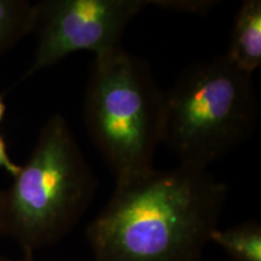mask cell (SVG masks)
Masks as SVG:
<instances>
[{"mask_svg": "<svg viewBox=\"0 0 261 261\" xmlns=\"http://www.w3.org/2000/svg\"><path fill=\"white\" fill-rule=\"evenodd\" d=\"M5 114H6V104L4 102V99H3L2 94H0V122L4 120Z\"/></svg>", "mask_w": 261, "mask_h": 261, "instance_id": "11", "label": "cell"}, {"mask_svg": "<svg viewBox=\"0 0 261 261\" xmlns=\"http://www.w3.org/2000/svg\"><path fill=\"white\" fill-rule=\"evenodd\" d=\"M96 189V177L67 120L55 114L12 184L0 192V233L33 257L77 224Z\"/></svg>", "mask_w": 261, "mask_h": 261, "instance_id": "2", "label": "cell"}, {"mask_svg": "<svg viewBox=\"0 0 261 261\" xmlns=\"http://www.w3.org/2000/svg\"><path fill=\"white\" fill-rule=\"evenodd\" d=\"M35 4L38 45L22 80L75 52L90 51L97 58L121 48L127 25L149 0H42Z\"/></svg>", "mask_w": 261, "mask_h": 261, "instance_id": "5", "label": "cell"}, {"mask_svg": "<svg viewBox=\"0 0 261 261\" xmlns=\"http://www.w3.org/2000/svg\"><path fill=\"white\" fill-rule=\"evenodd\" d=\"M227 196L207 169L184 165L116 179L87 226L92 261H201Z\"/></svg>", "mask_w": 261, "mask_h": 261, "instance_id": "1", "label": "cell"}, {"mask_svg": "<svg viewBox=\"0 0 261 261\" xmlns=\"http://www.w3.org/2000/svg\"><path fill=\"white\" fill-rule=\"evenodd\" d=\"M210 242L219 246L233 261H261V225L244 221L227 228H215Z\"/></svg>", "mask_w": 261, "mask_h": 261, "instance_id": "7", "label": "cell"}, {"mask_svg": "<svg viewBox=\"0 0 261 261\" xmlns=\"http://www.w3.org/2000/svg\"><path fill=\"white\" fill-rule=\"evenodd\" d=\"M0 192H2V190H0Z\"/></svg>", "mask_w": 261, "mask_h": 261, "instance_id": "13", "label": "cell"}, {"mask_svg": "<svg viewBox=\"0 0 261 261\" xmlns=\"http://www.w3.org/2000/svg\"><path fill=\"white\" fill-rule=\"evenodd\" d=\"M0 261H37V260H34L33 257H29V256H24V259L22 260H11V259H8V257L0 256Z\"/></svg>", "mask_w": 261, "mask_h": 261, "instance_id": "12", "label": "cell"}, {"mask_svg": "<svg viewBox=\"0 0 261 261\" xmlns=\"http://www.w3.org/2000/svg\"><path fill=\"white\" fill-rule=\"evenodd\" d=\"M257 114L252 75L225 55L196 62L163 91L161 143L179 165L207 169L249 138Z\"/></svg>", "mask_w": 261, "mask_h": 261, "instance_id": "3", "label": "cell"}, {"mask_svg": "<svg viewBox=\"0 0 261 261\" xmlns=\"http://www.w3.org/2000/svg\"><path fill=\"white\" fill-rule=\"evenodd\" d=\"M35 25V3L29 0H0V56L34 32Z\"/></svg>", "mask_w": 261, "mask_h": 261, "instance_id": "8", "label": "cell"}, {"mask_svg": "<svg viewBox=\"0 0 261 261\" xmlns=\"http://www.w3.org/2000/svg\"><path fill=\"white\" fill-rule=\"evenodd\" d=\"M225 56L234 67L249 75L261 65L260 0H244L240 6Z\"/></svg>", "mask_w": 261, "mask_h": 261, "instance_id": "6", "label": "cell"}, {"mask_svg": "<svg viewBox=\"0 0 261 261\" xmlns=\"http://www.w3.org/2000/svg\"><path fill=\"white\" fill-rule=\"evenodd\" d=\"M217 4L215 2H179V0H149V5H155L162 9L174 10V11L191 12H207L212 6Z\"/></svg>", "mask_w": 261, "mask_h": 261, "instance_id": "9", "label": "cell"}, {"mask_svg": "<svg viewBox=\"0 0 261 261\" xmlns=\"http://www.w3.org/2000/svg\"><path fill=\"white\" fill-rule=\"evenodd\" d=\"M163 91L143 58L121 47L94 58L84 98L91 142L116 179L154 168Z\"/></svg>", "mask_w": 261, "mask_h": 261, "instance_id": "4", "label": "cell"}, {"mask_svg": "<svg viewBox=\"0 0 261 261\" xmlns=\"http://www.w3.org/2000/svg\"><path fill=\"white\" fill-rule=\"evenodd\" d=\"M0 169H4V171L6 173H9L12 178H14L19 172V169H21V166H19L18 163H16L14 160L11 159V156L9 155L8 145H6V142L2 133H0Z\"/></svg>", "mask_w": 261, "mask_h": 261, "instance_id": "10", "label": "cell"}]
</instances>
